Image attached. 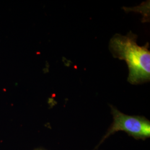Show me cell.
<instances>
[{
  "instance_id": "cell-1",
  "label": "cell",
  "mask_w": 150,
  "mask_h": 150,
  "mask_svg": "<svg viewBox=\"0 0 150 150\" xmlns=\"http://www.w3.org/2000/svg\"><path fill=\"white\" fill-rule=\"evenodd\" d=\"M137 36L131 31L126 36L116 33L111 38L109 49L113 57L125 60L128 65V81L133 85L141 84L150 80V52L149 42L145 46L137 44Z\"/></svg>"
},
{
  "instance_id": "cell-2",
  "label": "cell",
  "mask_w": 150,
  "mask_h": 150,
  "mask_svg": "<svg viewBox=\"0 0 150 150\" xmlns=\"http://www.w3.org/2000/svg\"><path fill=\"white\" fill-rule=\"evenodd\" d=\"M110 107L113 116L112 123L97 147L111 135L118 131H123L136 139L144 141L150 138V120L144 116L124 114L112 105H110Z\"/></svg>"
},
{
  "instance_id": "cell-3",
  "label": "cell",
  "mask_w": 150,
  "mask_h": 150,
  "mask_svg": "<svg viewBox=\"0 0 150 150\" xmlns=\"http://www.w3.org/2000/svg\"><path fill=\"white\" fill-rule=\"evenodd\" d=\"M34 150H46L42 148H38V149H35Z\"/></svg>"
}]
</instances>
